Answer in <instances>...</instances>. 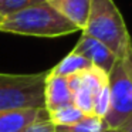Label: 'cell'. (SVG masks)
<instances>
[{"mask_svg": "<svg viewBox=\"0 0 132 132\" xmlns=\"http://www.w3.org/2000/svg\"><path fill=\"white\" fill-rule=\"evenodd\" d=\"M2 33H12L33 37H63L81 31L74 23L54 10L47 2L7 14L0 24Z\"/></svg>", "mask_w": 132, "mask_h": 132, "instance_id": "6da1fadb", "label": "cell"}, {"mask_svg": "<svg viewBox=\"0 0 132 132\" xmlns=\"http://www.w3.org/2000/svg\"><path fill=\"white\" fill-rule=\"evenodd\" d=\"M81 31L105 44L117 57L125 51L132 40L114 0H91L88 17Z\"/></svg>", "mask_w": 132, "mask_h": 132, "instance_id": "7a4b0ae2", "label": "cell"}, {"mask_svg": "<svg viewBox=\"0 0 132 132\" xmlns=\"http://www.w3.org/2000/svg\"><path fill=\"white\" fill-rule=\"evenodd\" d=\"M108 87L111 105L104 121L108 129H118L132 115V40L108 72Z\"/></svg>", "mask_w": 132, "mask_h": 132, "instance_id": "3957f363", "label": "cell"}, {"mask_svg": "<svg viewBox=\"0 0 132 132\" xmlns=\"http://www.w3.org/2000/svg\"><path fill=\"white\" fill-rule=\"evenodd\" d=\"M48 71L36 74L0 72V111L40 109L44 106V87Z\"/></svg>", "mask_w": 132, "mask_h": 132, "instance_id": "277c9868", "label": "cell"}, {"mask_svg": "<svg viewBox=\"0 0 132 132\" xmlns=\"http://www.w3.org/2000/svg\"><path fill=\"white\" fill-rule=\"evenodd\" d=\"M72 51L77 54L82 55L84 58L89 61L94 67H98L102 71H105L108 74L111 71L112 65H114L117 55L101 41H98L97 38L91 37V36L85 34L81 31L80 40L77 41L75 47L72 48Z\"/></svg>", "mask_w": 132, "mask_h": 132, "instance_id": "5b68a950", "label": "cell"}, {"mask_svg": "<svg viewBox=\"0 0 132 132\" xmlns=\"http://www.w3.org/2000/svg\"><path fill=\"white\" fill-rule=\"evenodd\" d=\"M72 104V92L67 77L55 75L48 71L44 87V106L47 111H54L64 105Z\"/></svg>", "mask_w": 132, "mask_h": 132, "instance_id": "8992f818", "label": "cell"}, {"mask_svg": "<svg viewBox=\"0 0 132 132\" xmlns=\"http://www.w3.org/2000/svg\"><path fill=\"white\" fill-rule=\"evenodd\" d=\"M46 2L60 14L74 23L80 30L84 29L91 0H46Z\"/></svg>", "mask_w": 132, "mask_h": 132, "instance_id": "52a82bcc", "label": "cell"}, {"mask_svg": "<svg viewBox=\"0 0 132 132\" xmlns=\"http://www.w3.org/2000/svg\"><path fill=\"white\" fill-rule=\"evenodd\" d=\"M46 108L0 111V132H21L29 123L36 121Z\"/></svg>", "mask_w": 132, "mask_h": 132, "instance_id": "ba28073f", "label": "cell"}, {"mask_svg": "<svg viewBox=\"0 0 132 132\" xmlns=\"http://www.w3.org/2000/svg\"><path fill=\"white\" fill-rule=\"evenodd\" d=\"M91 67H92V64L89 63L87 58H84L82 55L71 51L68 55H65L55 67H53L50 71H51L53 74H55V75L70 77V75L78 74V72H81V71H85V70L91 68Z\"/></svg>", "mask_w": 132, "mask_h": 132, "instance_id": "9c48e42d", "label": "cell"}, {"mask_svg": "<svg viewBox=\"0 0 132 132\" xmlns=\"http://www.w3.org/2000/svg\"><path fill=\"white\" fill-rule=\"evenodd\" d=\"M106 129L108 128L104 118L95 115H85L82 119L71 125L55 126V132H104Z\"/></svg>", "mask_w": 132, "mask_h": 132, "instance_id": "30bf717a", "label": "cell"}, {"mask_svg": "<svg viewBox=\"0 0 132 132\" xmlns=\"http://www.w3.org/2000/svg\"><path fill=\"white\" fill-rule=\"evenodd\" d=\"M48 112V117L51 119V122L55 126H64V125H71V123L78 122L80 119H82L85 115L74 105V104H70V105H64L61 108H57L54 111H47Z\"/></svg>", "mask_w": 132, "mask_h": 132, "instance_id": "8fae6325", "label": "cell"}, {"mask_svg": "<svg viewBox=\"0 0 132 132\" xmlns=\"http://www.w3.org/2000/svg\"><path fill=\"white\" fill-rule=\"evenodd\" d=\"M109 105H111V95H109V87L106 84L95 94L92 101V115L105 118L109 111Z\"/></svg>", "mask_w": 132, "mask_h": 132, "instance_id": "7c38bea8", "label": "cell"}, {"mask_svg": "<svg viewBox=\"0 0 132 132\" xmlns=\"http://www.w3.org/2000/svg\"><path fill=\"white\" fill-rule=\"evenodd\" d=\"M43 2H46V0H0V13L7 16L21 9L43 3Z\"/></svg>", "mask_w": 132, "mask_h": 132, "instance_id": "4fadbf2b", "label": "cell"}, {"mask_svg": "<svg viewBox=\"0 0 132 132\" xmlns=\"http://www.w3.org/2000/svg\"><path fill=\"white\" fill-rule=\"evenodd\" d=\"M21 132H55V125L51 122L47 109L31 123L26 126Z\"/></svg>", "mask_w": 132, "mask_h": 132, "instance_id": "5bb4252c", "label": "cell"}, {"mask_svg": "<svg viewBox=\"0 0 132 132\" xmlns=\"http://www.w3.org/2000/svg\"><path fill=\"white\" fill-rule=\"evenodd\" d=\"M119 132H132V115L121 125V128H118Z\"/></svg>", "mask_w": 132, "mask_h": 132, "instance_id": "9a60e30c", "label": "cell"}, {"mask_svg": "<svg viewBox=\"0 0 132 132\" xmlns=\"http://www.w3.org/2000/svg\"><path fill=\"white\" fill-rule=\"evenodd\" d=\"M4 19H6V16H4V14H2V13H0V24H2V23H3V21H4Z\"/></svg>", "mask_w": 132, "mask_h": 132, "instance_id": "2e32d148", "label": "cell"}, {"mask_svg": "<svg viewBox=\"0 0 132 132\" xmlns=\"http://www.w3.org/2000/svg\"><path fill=\"white\" fill-rule=\"evenodd\" d=\"M104 132H119L118 129H106V131H104Z\"/></svg>", "mask_w": 132, "mask_h": 132, "instance_id": "e0dca14e", "label": "cell"}]
</instances>
